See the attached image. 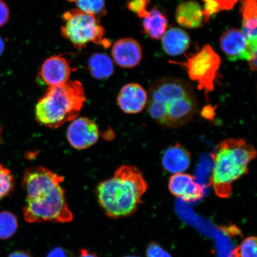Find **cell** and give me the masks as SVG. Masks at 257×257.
I'll return each mask as SVG.
<instances>
[{
	"instance_id": "obj_28",
	"label": "cell",
	"mask_w": 257,
	"mask_h": 257,
	"mask_svg": "<svg viewBox=\"0 0 257 257\" xmlns=\"http://www.w3.org/2000/svg\"><path fill=\"white\" fill-rule=\"evenodd\" d=\"M47 257H73L71 253L62 248H55L48 253Z\"/></svg>"
},
{
	"instance_id": "obj_11",
	"label": "cell",
	"mask_w": 257,
	"mask_h": 257,
	"mask_svg": "<svg viewBox=\"0 0 257 257\" xmlns=\"http://www.w3.org/2000/svg\"><path fill=\"white\" fill-rule=\"evenodd\" d=\"M111 55L118 66L123 68H134L142 60V48L137 41L123 38L115 42L112 47Z\"/></svg>"
},
{
	"instance_id": "obj_25",
	"label": "cell",
	"mask_w": 257,
	"mask_h": 257,
	"mask_svg": "<svg viewBox=\"0 0 257 257\" xmlns=\"http://www.w3.org/2000/svg\"><path fill=\"white\" fill-rule=\"evenodd\" d=\"M150 3V0H130L127 3V8L140 18L144 19L150 15V12L147 11Z\"/></svg>"
},
{
	"instance_id": "obj_1",
	"label": "cell",
	"mask_w": 257,
	"mask_h": 257,
	"mask_svg": "<svg viewBox=\"0 0 257 257\" xmlns=\"http://www.w3.org/2000/svg\"><path fill=\"white\" fill-rule=\"evenodd\" d=\"M63 181L62 176L44 167L25 170L22 185L27 194L23 210L27 222L66 223L73 220L62 185Z\"/></svg>"
},
{
	"instance_id": "obj_31",
	"label": "cell",
	"mask_w": 257,
	"mask_h": 257,
	"mask_svg": "<svg viewBox=\"0 0 257 257\" xmlns=\"http://www.w3.org/2000/svg\"><path fill=\"white\" fill-rule=\"evenodd\" d=\"M5 48V45L4 41H3L1 37H0V56H1L2 54L4 52Z\"/></svg>"
},
{
	"instance_id": "obj_20",
	"label": "cell",
	"mask_w": 257,
	"mask_h": 257,
	"mask_svg": "<svg viewBox=\"0 0 257 257\" xmlns=\"http://www.w3.org/2000/svg\"><path fill=\"white\" fill-rule=\"evenodd\" d=\"M18 229V218L14 213L8 211L0 212V239L11 238Z\"/></svg>"
},
{
	"instance_id": "obj_13",
	"label": "cell",
	"mask_w": 257,
	"mask_h": 257,
	"mask_svg": "<svg viewBox=\"0 0 257 257\" xmlns=\"http://www.w3.org/2000/svg\"><path fill=\"white\" fill-rule=\"evenodd\" d=\"M192 155L189 151L179 143L168 148L162 157L163 168L166 172L173 173H184L191 166Z\"/></svg>"
},
{
	"instance_id": "obj_22",
	"label": "cell",
	"mask_w": 257,
	"mask_h": 257,
	"mask_svg": "<svg viewBox=\"0 0 257 257\" xmlns=\"http://www.w3.org/2000/svg\"><path fill=\"white\" fill-rule=\"evenodd\" d=\"M75 3L77 9L96 18L104 16L107 11L105 0H76Z\"/></svg>"
},
{
	"instance_id": "obj_10",
	"label": "cell",
	"mask_w": 257,
	"mask_h": 257,
	"mask_svg": "<svg viewBox=\"0 0 257 257\" xmlns=\"http://www.w3.org/2000/svg\"><path fill=\"white\" fill-rule=\"evenodd\" d=\"M169 189L175 197L185 202H194L204 197L203 186L198 184L195 178L187 173H176L170 177Z\"/></svg>"
},
{
	"instance_id": "obj_5",
	"label": "cell",
	"mask_w": 257,
	"mask_h": 257,
	"mask_svg": "<svg viewBox=\"0 0 257 257\" xmlns=\"http://www.w3.org/2000/svg\"><path fill=\"white\" fill-rule=\"evenodd\" d=\"M85 101L84 88L78 80L48 86L35 106V117L44 126L59 128L78 118Z\"/></svg>"
},
{
	"instance_id": "obj_6",
	"label": "cell",
	"mask_w": 257,
	"mask_h": 257,
	"mask_svg": "<svg viewBox=\"0 0 257 257\" xmlns=\"http://www.w3.org/2000/svg\"><path fill=\"white\" fill-rule=\"evenodd\" d=\"M62 18L65 23L61 27V34L76 49H83L91 43L108 46L104 40V29L95 16L73 9L64 13Z\"/></svg>"
},
{
	"instance_id": "obj_23",
	"label": "cell",
	"mask_w": 257,
	"mask_h": 257,
	"mask_svg": "<svg viewBox=\"0 0 257 257\" xmlns=\"http://www.w3.org/2000/svg\"><path fill=\"white\" fill-rule=\"evenodd\" d=\"M15 181L11 170L0 164V200L14 191Z\"/></svg>"
},
{
	"instance_id": "obj_19",
	"label": "cell",
	"mask_w": 257,
	"mask_h": 257,
	"mask_svg": "<svg viewBox=\"0 0 257 257\" xmlns=\"http://www.w3.org/2000/svg\"><path fill=\"white\" fill-rule=\"evenodd\" d=\"M205 24L210 22L213 16L221 11H229L236 4L237 0H202Z\"/></svg>"
},
{
	"instance_id": "obj_29",
	"label": "cell",
	"mask_w": 257,
	"mask_h": 257,
	"mask_svg": "<svg viewBox=\"0 0 257 257\" xmlns=\"http://www.w3.org/2000/svg\"><path fill=\"white\" fill-rule=\"evenodd\" d=\"M78 257H99L94 252H90L89 250L86 249L80 250Z\"/></svg>"
},
{
	"instance_id": "obj_3",
	"label": "cell",
	"mask_w": 257,
	"mask_h": 257,
	"mask_svg": "<svg viewBox=\"0 0 257 257\" xmlns=\"http://www.w3.org/2000/svg\"><path fill=\"white\" fill-rule=\"evenodd\" d=\"M147 188L139 169L123 165L115 170L111 178L99 183L96 192L106 216L118 218L130 216L137 210Z\"/></svg>"
},
{
	"instance_id": "obj_33",
	"label": "cell",
	"mask_w": 257,
	"mask_h": 257,
	"mask_svg": "<svg viewBox=\"0 0 257 257\" xmlns=\"http://www.w3.org/2000/svg\"><path fill=\"white\" fill-rule=\"evenodd\" d=\"M67 1L69 2L75 3L76 2V0H67Z\"/></svg>"
},
{
	"instance_id": "obj_27",
	"label": "cell",
	"mask_w": 257,
	"mask_h": 257,
	"mask_svg": "<svg viewBox=\"0 0 257 257\" xmlns=\"http://www.w3.org/2000/svg\"><path fill=\"white\" fill-rule=\"evenodd\" d=\"M10 17L9 9L6 3L0 0V27L8 23Z\"/></svg>"
},
{
	"instance_id": "obj_14",
	"label": "cell",
	"mask_w": 257,
	"mask_h": 257,
	"mask_svg": "<svg viewBox=\"0 0 257 257\" xmlns=\"http://www.w3.org/2000/svg\"><path fill=\"white\" fill-rule=\"evenodd\" d=\"M220 46L230 61L243 60L247 40L242 31L232 28L225 31L220 39Z\"/></svg>"
},
{
	"instance_id": "obj_18",
	"label": "cell",
	"mask_w": 257,
	"mask_h": 257,
	"mask_svg": "<svg viewBox=\"0 0 257 257\" xmlns=\"http://www.w3.org/2000/svg\"><path fill=\"white\" fill-rule=\"evenodd\" d=\"M88 69L92 77L98 80L107 79L114 71L112 60L106 54L95 53L88 60Z\"/></svg>"
},
{
	"instance_id": "obj_2",
	"label": "cell",
	"mask_w": 257,
	"mask_h": 257,
	"mask_svg": "<svg viewBox=\"0 0 257 257\" xmlns=\"http://www.w3.org/2000/svg\"><path fill=\"white\" fill-rule=\"evenodd\" d=\"M147 112L164 126L181 127L190 122L198 111L194 90L185 80L164 78L150 86Z\"/></svg>"
},
{
	"instance_id": "obj_17",
	"label": "cell",
	"mask_w": 257,
	"mask_h": 257,
	"mask_svg": "<svg viewBox=\"0 0 257 257\" xmlns=\"http://www.w3.org/2000/svg\"><path fill=\"white\" fill-rule=\"evenodd\" d=\"M168 27V19L158 9H152L150 11L149 17L144 19V32L152 39H161L165 34Z\"/></svg>"
},
{
	"instance_id": "obj_4",
	"label": "cell",
	"mask_w": 257,
	"mask_h": 257,
	"mask_svg": "<svg viewBox=\"0 0 257 257\" xmlns=\"http://www.w3.org/2000/svg\"><path fill=\"white\" fill-rule=\"evenodd\" d=\"M256 157L254 147L243 139L229 138L217 145L211 154L213 168L210 182L218 197H230L233 183L248 173L249 164Z\"/></svg>"
},
{
	"instance_id": "obj_24",
	"label": "cell",
	"mask_w": 257,
	"mask_h": 257,
	"mask_svg": "<svg viewBox=\"0 0 257 257\" xmlns=\"http://www.w3.org/2000/svg\"><path fill=\"white\" fill-rule=\"evenodd\" d=\"M233 257H257L256 237H247L234 250Z\"/></svg>"
},
{
	"instance_id": "obj_8",
	"label": "cell",
	"mask_w": 257,
	"mask_h": 257,
	"mask_svg": "<svg viewBox=\"0 0 257 257\" xmlns=\"http://www.w3.org/2000/svg\"><path fill=\"white\" fill-rule=\"evenodd\" d=\"M67 138L70 146L77 150L88 149L99 138L97 125L86 117H78L72 121L67 131Z\"/></svg>"
},
{
	"instance_id": "obj_32",
	"label": "cell",
	"mask_w": 257,
	"mask_h": 257,
	"mask_svg": "<svg viewBox=\"0 0 257 257\" xmlns=\"http://www.w3.org/2000/svg\"><path fill=\"white\" fill-rule=\"evenodd\" d=\"M2 136V128H1V127H0V144H1L3 143Z\"/></svg>"
},
{
	"instance_id": "obj_26",
	"label": "cell",
	"mask_w": 257,
	"mask_h": 257,
	"mask_svg": "<svg viewBox=\"0 0 257 257\" xmlns=\"http://www.w3.org/2000/svg\"><path fill=\"white\" fill-rule=\"evenodd\" d=\"M147 255V257H172L168 252L155 243H151L148 247Z\"/></svg>"
},
{
	"instance_id": "obj_34",
	"label": "cell",
	"mask_w": 257,
	"mask_h": 257,
	"mask_svg": "<svg viewBox=\"0 0 257 257\" xmlns=\"http://www.w3.org/2000/svg\"><path fill=\"white\" fill-rule=\"evenodd\" d=\"M126 257H137V256H126Z\"/></svg>"
},
{
	"instance_id": "obj_12",
	"label": "cell",
	"mask_w": 257,
	"mask_h": 257,
	"mask_svg": "<svg viewBox=\"0 0 257 257\" xmlns=\"http://www.w3.org/2000/svg\"><path fill=\"white\" fill-rule=\"evenodd\" d=\"M147 93L141 85L136 83L125 85L117 96V102L121 110L127 114H137L147 105Z\"/></svg>"
},
{
	"instance_id": "obj_7",
	"label": "cell",
	"mask_w": 257,
	"mask_h": 257,
	"mask_svg": "<svg viewBox=\"0 0 257 257\" xmlns=\"http://www.w3.org/2000/svg\"><path fill=\"white\" fill-rule=\"evenodd\" d=\"M185 62L170 60L171 64L182 66L187 70L189 78L198 83V89L205 95L213 92L214 82L221 64V58L210 45H205L195 54L186 57Z\"/></svg>"
},
{
	"instance_id": "obj_16",
	"label": "cell",
	"mask_w": 257,
	"mask_h": 257,
	"mask_svg": "<svg viewBox=\"0 0 257 257\" xmlns=\"http://www.w3.org/2000/svg\"><path fill=\"white\" fill-rule=\"evenodd\" d=\"M164 51L169 56L181 55L186 52L190 45V38L184 31L178 28H172L166 31L162 38Z\"/></svg>"
},
{
	"instance_id": "obj_21",
	"label": "cell",
	"mask_w": 257,
	"mask_h": 257,
	"mask_svg": "<svg viewBox=\"0 0 257 257\" xmlns=\"http://www.w3.org/2000/svg\"><path fill=\"white\" fill-rule=\"evenodd\" d=\"M257 0H242L241 11L243 18L242 28L256 30L257 27Z\"/></svg>"
},
{
	"instance_id": "obj_9",
	"label": "cell",
	"mask_w": 257,
	"mask_h": 257,
	"mask_svg": "<svg viewBox=\"0 0 257 257\" xmlns=\"http://www.w3.org/2000/svg\"><path fill=\"white\" fill-rule=\"evenodd\" d=\"M72 69L65 58L54 56L44 61L38 75L44 84L53 86L69 81Z\"/></svg>"
},
{
	"instance_id": "obj_15",
	"label": "cell",
	"mask_w": 257,
	"mask_h": 257,
	"mask_svg": "<svg viewBox=\"0 0 257 257\" xmlns=\"http://www.w3.org/2000/svg\"><path fill=\"white\" fill-rule=\"evenodd\" d=\"M176 19L182 27L188 29L200 28L205 24L203 9L194 1L179 4L176 9Z\"/></svg>"
},
{
	"instance_id": "obj_30",
	"label": "cell",
	"mask_w": 257,
	"mask_h": 257,
	"mask_svg": "<svg viewBox=\"0 0 257 257\" xmlns=\"http://www.w3.org/2000/svg\"><path fill=\"white\" fill-rule=\"evenodd\" d=\"M8 257H32L30 253L22 250H18L11 253Z\"/></svg>"
}]
</instances>
